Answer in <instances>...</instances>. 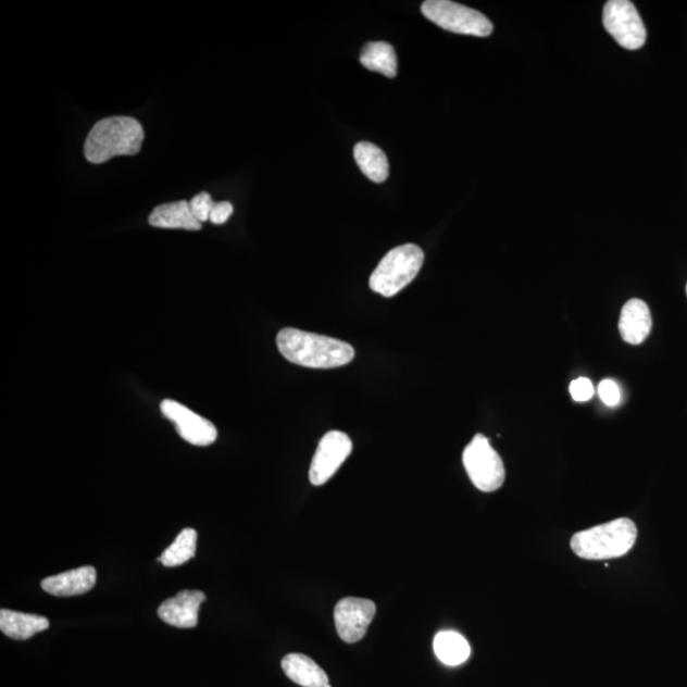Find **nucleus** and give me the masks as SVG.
<instances>
[{
	"instance_id": "1",
	"label": "nucleus",
	"mask_w": 687,
	"mask_h": 687,
	"mask_svg": "<svg viewBox=\"0 0 687 687\" xmlns=\"http://www.w3.org/2000/svg\"><path fill=\"white\" fill-rule=\"evenodd\" d=\"M276 346L287 361L308 369H338L355 357L354 348L346 341L292 327L279 332Z\"/></svg>"
},
{
	"instance_id": "2",
	"label": "nucleus",
	"mask_w": 687,
	"mask_h": 687,
	"mask_svg": "<svg viewBox=\"0 0 687 687\" xmlns=\"http://www.w3.org/2000/svg\"><path fill=\"white\" fill-rule=\"evenodd\" d=\"M143 140V126L137 118L129 116L102 118L88 134L85 157L88 162L101 164L117 155L138 154Z\"/></svg>"
},
{
	"instance_id": "3",
	"label": "nucleus",
	"mask_w": 687,
	"mask_h": 687,
	"mask_svg": "<svg viewBox=\"0 0 687 687\" xmlns=\"http://www.w3.org/2000/svg\"><path fill=\"white\" fill-rule=\"evenodd\" d=\"M637 535V526L632 520L617 519L574 535L571 548L582 559H614L626 555L633 549Z\"/></svg>"
},
{
	"instance_id": "4",
	"label": "nucleus",
	"mask_w": 687,
	"mask_h": 687,
	"mask_svg": "<svg viewBox=\"0 0 687 687\" xmlns=\"http://www.w3.org/2000/svg\"><path fill=\"white\" fill-rule=\"evenodd\" d=\"M424 263V252L414 243L392 249L379 261L370 278L373 292L390 298L412 283Z\"/></svg>"
},
{
	"instance_id": "5",
	"label": "nucleus",
	"mask_w": 687,
	"mask_h": 687,
	"mask_svg": "<svg viewBox=\"0 0 687 687\" xmlns=\"http://www.w3.org/2000/svg\"><path fill=\"white\" fill-rule=\"evenodd\" d=\"M422 12L433 24L450 33L477 37L492 33V24L483 13L450 0H427Z\"/></svg>"
},
{
	"instance_id": "6",
	"label": "nucleus",
	"mask_w": 687,
	"mask_h": 687,
	"mask_svg": "<svg viewBox=\"0 0 687 687\" xmlns=\"http://www.w3.org/2000/svg\"><path fill=\"white\" fill-rule=\"evenodd\" d=\"M462 462L477 489L491 492L502 488L505 480L504 464L487 437L476 435L465 448Z\"/></svg>"
},
{
	"instance_id": "7",
	"label": "nucleus",
	"mask_w": 687,
	"mask_h": 687,
	"mask_svg": "<svg viewBox=\"0 0 687 687\" xmlns=\"http://www.w3.org/2000/svg\"><path fill=\"white\" fill-rule=\"evenodd\" d=\"M602 21L607 32L620 47L638 50L646 43V26L636 5L629 0H610L604 4Z\"/></svg>"
},
{
	"instance_id": "8",
	"label": "nucleus",
	"mask_w": 687,
	"mask_h": 687,
	"mask_svg": "<svg viewBox=\"0 0 687 687\" xmlns=\"http://www.w3.org/2000/svg\"><path fill=\"white\" fill-rule=\"evenodd\" d=\"M353 451L352 439L346 433L333 430L321 438L310 467V482L316 487L326 484Z\"/></svg>"
},
{
	"instance_id": "9",
	"label": "nucleus",
	"mask_w": 687,
	"mask_h": 687,
	"mask_svg": "<svg viewBox=\"0 0 687 687\" xmlns=\"http://www.w3.org/2000/svg\"><path fill=\"white\" fill-rule=\"evenodd\" d=\"M375 615V602L367 599H357V597H347L335 607L336 632L346 644H357L367 634L369 626Z\"/></svg>"
},
{
	"instance_id": "10",
	"label": "nucleus",
	"mask_w": 687,
	"mask_h": 687,
	"mask_svg": "<svg viewBox=\"0 0 687 687\" xmlns=\"http://www.w3.org/2000/svg\"><path fill=\"white\" fill-rule=\"evenodd\" d=\"M161 412L168 421L175 424L178 436L192 446H211L218 437V432L212 422L200 416L190 409L174 400H163Z\"/></svg>"
},
{
	"instance_id": "11",
	"label": "nucleus",
	"mask_w": 687,
	"mask_h": 687,
	"mask_svg": "<svg viewBox=\"0 0 687 687\" xmlns=\"http://www.w3.org/2000/svg\"><path fill=\"white\" fill-rule=\"evenodd\" d=\"M204 601L203 592L185 589L161 604L159 616L178 629H191L198 625L200 604Z\"/></svg>"
},
{
	"instance_id": "12",
	"label": "nucleus",
	"mask_w": 687,
	"mask_h": 687,
	"mask_svg": "<svg viewBox=\"0 0 687 687\" xmlns=\"http://www.w3.org/2000/svg\"><path fill=\"white\" fill-rule=\"evenodd\" d=\"M619 332L632 346H639L648 338L652 332V315L645 301L634 298L625 303L619 320Z\"/></svg>"
},
{
	"instance_id": "13",
	"label": "nucleus",
	"mask_w": 687,
	"mask_h": 687,
	"mask_svg": "<svg viewBox=\"0 0 687 687\" xmlns=\"http://www.w3.org/2000/svg\"><path fill=\"white\" fill-rule=\"evenodd\" d=\"M97 582L93 566H80L77 570L45 578L41 587L45 592L57 597L79 596L91 591Z\"/></svg>"
},
{
	"instance_id": "14",
	"label": "nucleus",
	"mask_w": 687,
	"mask_h": 687,
	"mask_svg": "<svg viewBox=\"0 0 687 687\" xmlns=\"http://www.w3.org/2000/svg\"><path fill=\"white\" fill-rule=\"evenodd\" d=\"M284 674L302 687H326L328 677L326 672L310 657L301 653H290L282 660Z\"/></svg>"
},
{
	"instance_id": "15",
	"label": "nucleus",
	"mask_w": 687,
	"mask_h": 687,
	"mask_svg": "<svg viewBox=\"0 0 687 687\" xmlns=\"http://www.w3.org/2000/svg\"><path fill=\"white\" fill-rule=\"evenodd\" d=\"M148 222L152 227L167 229L200 230L203 227L192 215L189 201L186 200L154 208Z\"/></svg>"
},
{
	"instance_id": "16",
	"label": "nucleus",
	"mask_w": 687,
	"mask_h": 687,
	"mask_svg": "<svg viewBox=\"0 0 687 687\" xmlns=\"http://www.w3.org/2000/svg\"><path fill=\"white\" fill-rule=\"evenodd\" d=\"M49 619L25 612L3 609L0 611V630L14 640H27L35 634L48 630Z\"/></svg>"
},
{
	"instance_id": "17",
	"label": "nucleus",
	"mask_w": 687,
	"mask_h": 687,
	"mask_svg": "<svg viewBox=\"0 0 687 687\" xmlns=\"http://www.w3.org/2000/svg\"><path fill=\"white\" fill-rule=\"evenodd\" d=\"M354 159L358 167L373 183H384L388 177V161L383 149L370 141H361L354 148Z\"/></svg>"
},
{
	"instance_id": "18",
	"label": "nucleus",
	"mask_w": 687,
	"mask_h": 687,
	"mask_svg": "<svg viewBox=\"0 0 687 687\" xmlns=\"http://www.w3.org/2000/svg\"><path fill=\"white\" fill-rule=\"evenodd\" d=\"M436 655L447 666H459L469 660L472 648L467 640L455 632H440L433 641Z\"/></svg>"
},
{
	"instance_id": "19",
	"label": "nucleus",
	"mask_w": 687,
	"mask_h": 687,
	"mask_svg": "<svg viewBox=\"0 0 687 687\" xmlns=\"http://www.w3.org/2000/svg\"><path fill=\"white\" fill-rule=\"evenodd\" d=\"M361 63L364 68L384 74L388 78H395L398 74V59H396L391 45L387 42L365 45L361 54Z\"/></svg>"
},
{
	"instance_id": "20",
	"label": "nucleus",
	"mask_w": 687,
	"mask_h": 687,
	"mask_svg": "<svg viewBox=\"0 0 687 687\" xmlns=\"http://www.w3.org/2000/svg\"><path fill=\"white\" fill-rule=\"evenodd\" d=\"M198 534L196 529L184 528L176 540L162 552L160 562L167 567L183 565L196 555Z\"/></svg>"
},
{
	"instance_id": "21",
	"label": "nucleus",
	"mask_w": 687,
	"mask_h": 687,
	"mask_svg": "<svg viewBox=\"0 0 687 687\" xmlns=\"http://www.w3.org/2000/svg\"><path fill=\"white\" fill-rule=\"evenodd\" d=\"M214 205L215 203L208 192H200L189 201L190 211L200 223L211 218Z\"/></svg>"
},
{
	"instance_id": "22",
	"label": "nucleus",
	"mask_w": 687,
	"mask_h": 687,
	"mask_svg": "<svg viewBox=\"0 0 687 687\" xmlns=\"http://www.w3.org/2000/svg\"><path fill=\"white\" fill-rule=\"evenodd\" d=\"M599 395L603 404L610 408H615L622 401V390L615 380L603 379L599 386Z\"/></svg>"
},
{
	"instance_id": "23",
	"label": "nucleus",
	"mask_w": 687,
	"mask_h": 687,
	"mask_svg": "<svg viewBox=\"0 0 687 687\" xmlns=\"http://www.w3.org/2000/svg\"><path fill=\"white\" fill-rule=\"evenodd\" d=\"M570 391L574 401L586 402L594 398L595 387L591 380L580 377L573 380Z\"/></svg>"
},
{
	"instance_id": "24",
	"label": "nucleus",
	"mask_w": 687,
	"mask_h": 687,
	"mask_svg": "<svg viewBox=\"0 0 687 687\" xmlns=\"http://www.w3.org/2000/svg\"><path fill=\"white\" fill-rule=\"evenodd\" d=\"M234 213V205L229 201H221L215 203L211 213V221L213 224H224L229 220V216Z\"/></svg>"
},
{
	"instance_id": "25",
	"label": "nucleus",
	"mask_w": 687,
	"mask_h": 687,
	"mask_svg": "<svg viewBox=\"0 0 687 687\" xmlns=\"http://www.w3.org/2000/svg\"><path fill=\"white\" fill-rule=\"evenodd\" d=\"M326 687H332L330 684H328Z\"/></svg>"
},
{
	"instance_id": "26",
	"label": "nucleus",
	"mask_w": 687,
	"mask_h": 687,
	"mask_svg": "<svg viewBox=\"0 0 687 687\" xmlns=\"http://www.w3.org/2000/svg\"><path fill=\"white\" fill-rule=\"evenodd\" d=\"M686 295H687V286H686Z\"/></svg>"
}]
</instances>
